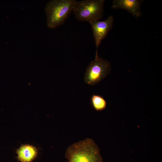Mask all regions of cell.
<instances>
[{
	"mask_svg": "<svg viewBox=\"0 0 162 162\" xmlns=\"http://www.w3.org/2000/svg\"><path fill=\"white\" fill-rule=\"evenodd\" d=\"M65 156L68 162H103L98 146L89 138L69 146Z\"/></svg>",
	"mask_w": 162,
	"mask_h": 162,
	"instance_id": "6da1fadb",
	"label": "cell"
},
{
	"mask_svg": "<svg viewBox=\"0 0 162 162\" xmlns=\"http://www.w3.org/2000/svg\"><path fill=\"white\" fill-rule=\"evenodd\" d=\"M76 2L75 0L49 1L44 8L47 26L49 28L54 29L63 25L73 11Z\"/></svg>",
	"mask_w": 162,
	"mask_h": 162,
	"instance_id": "7a4b0ae2",
	"label": "cell"
},
{
	"mask_svg": "<svg viewBox=\"0 0 162 162\" xmlns=\"http://www.w3.org/2000/svg\"><path fill=\"white\" fill-rule=\"evenodd\" d=\"M104 0L76 1L73 11L79 21L98 20L103 16Z\"/></svg>",
	"mask_w": 162,
	"mask_h": 162,
	"instance_id": "3957f363",
	"label": "cell"
},
{
	"mask_svg": "<svg viewBox=\"0 0 162 162\" xmlns=\"http://www.w3.org/2000/svg\"><path fill=\"white\" fill-rule=\"evenodd\" d=\"M111 64L106 60L95 56L87 67L84 75V81L87 84L94 86L105 78L110 73Z\"/></svg>",
	"mask_w": 162,
	"mask_h": 162,
	"instance_id": "277c9868",
	"label": "cell"
},
{
	"mask_svg": "<svg viewBox=\"0 0 162 162\" xmlns=\"http://www.w3.org/2000/svg\"><path fill=\"white\" fill-rule=\"evenodd\" d=\"M114 19L112 15L109 16L106 20L91 21L88 22L92 29L96 47L95 55H98V50L102 40L105 38L112 29Z\"/></svg>",
	"mask_w": 162,
	"mask_h": 162,
	"instance_id": "5b68a950",
	"label": "cell"
},
{
	"mask_svg": "<svg viewBox=\"0 0 162 162\" xmlns=\"http://www.w3.org/2000/svg\"><path fill=\"white\" fill-rule=\"evenodd\" d=\"M143 0H114L111 8L122 9L127 11L133 16L139 18L141 16V5Z\"/></svg>",
	"mask_w": 162,
	"mask_h": 162,
	"instance_id": "8992f818",
	"label": "cell"
},
{
	"mask_svg": "<svg viewBox=\"0 0 162 162\" xmlns=\"http://www.w3.org/2000/svg\"><path fill=\"white\" fill-rule=\"evenodd\" d=\"M17 158L21 162H31L38 154L37 148L29 144L21 146L16 150Z\"/></svg>",
	"mask_w": 162,
	"mask_h": 162,
	"instance_id": "52a82bcc",
	"label": "cell"
},
{
	"mask_svg": "<svg viewBox=\"0 0 162 162\" xmlns=\"http://www.w3.org/2000/svg\"><path fill=\"white\" fill-rule=\"evenodd\" d=\"M91 101L93 107L96 110H102L106 107V102L104 98L100 95H93L91 96Z\"/></svg>",
	"mask_w": 162,
	"mask_h": 162,
	"instance_id": "ba28073f",
	"label": "cell"
}]
</instances>
